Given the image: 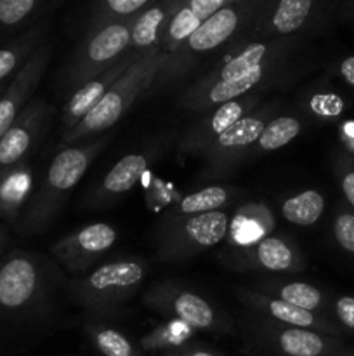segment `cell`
Returning <instances> with one entry per match:
<instances>
[{
	"instance_id": "6da1fadb",
	"label": "cell",
	"mask_w": 354,
	"mask_h": 356,
	"mask_svg": "<svg viewBox=\"0 0 354 356\" xmlns=\"http://www.w3.org/2000/svg\"><path fill=\"white\" fill-rule=\"evenodd\" d=\"M167 61L169 54H165L162 47L141 52L137 61L113 83L106 96L89 111V115L76 127L62 134L59 152L113 127L134 106L135 101L148 96Z\"/></svg>"
},
{
	"instance_id": "7a4b0ae2",
	"label": "cell",
	"mask_w": 354,
	"mask_h": 356,
	"mask_svg": "<svg viewBox=\"0 0 354 356\" xmlns=\"http://www.w3.org/2000/svg\"><path fill=\"white\" fill-rule=\"evenodd\" d=\"M108 143L110 138L101 136L80 146L61 149L54 156L44 177V183L26 205V211L23 212L21 232L26 235H37L52 225L68 195L80 183L90 163L103 152Z\"/></svg>"
},
{
	"instance_id": "3957f363",
	"label": "cell",
	"mask_w": 354,
	"mask_h": 356,
	"mask_svg": "<svg viewBox=\"0 0 354 356\" xmlns=\"http://www.w3.org/2000/svg\"><path fill=\"white\" fill-rule=\"evenodd\" d=\"M255 7L257 3L233 0L224 9L217 10L214 16L205 19L201 26L187 38L186 44L176 54L169 56V61L156 76L149 94L160 92L165 87L172 86L180 76L189 72L200 54H207L226 44L246 23Z\"/></svg>"
},
{
	"instance_id": "277c9868",
	"label": "cell",
	"mask_w": 354,
	"mask_h": 356,
	"mask_svg": "<svg viewBox=\"0 0 354 356\" xmlns=\"http://www.w3.org/2000/svg\"><path fill=\"white\" fill-rule=\"evenodd\" d=\"M146 275L148 266L142 261H113L73 280L69 292L80 306L97 315H108L139 291Z\"/></svg>"
},
{
	"instance_id": "5b68a950",
	"label": "cell",
	"mask_w": 354,
	"mask_h": 356,
	"mask_svg": "<svg viewBox=\"0 0 354 356\" xmlns=\"http://www.w3.org/2000/svg\"><path fill=\"white\" fill-rule=\"evenodd\" d=\"M135 17L89 31L87 40L80 44L61 72L59 87L62 92L73 94L124 58L130 49V31Z\"/></svg>"
},
{
	"instance_id": "8992f818",
	"label": "cell",
	"mask_w": 354,
	"mask_h": 356,
	"mask_svg": "<svg viewBox=\"0 0 354 356\" xmlns=\"http://www.w3.org/2000/svg\"><path fill=\"white\" fill-rule=\"evenodd\" d=\"M229 232V218L226 212L165 218L158 235L156 257L165 263H177L198 256L219 245Z\"/></svg>"
},
{
	"instance_id": "52a82bcc",
	"label": "cell",
	"mask_w": 354,
	"mask_h": 356,
	"mask_svg": "<svg viewBox=\"0 0 354 356\" xmlns=\"http://www.w3.org/2000/svg\"><path fill=\"white\" fill-rule=\"evenodd\" d=\"M144 302L153 309L167 313L180 325L191 330L226 332L231 329L229 320L214 308L207 299L172 282L158 284L144 294Z\"/></svg>"
},
{
	"instance_id": "ba28073f",
	"label": "cell",
	"mask_w": 354,
	"mask_h": 356,
	"mask_svg": "<svg viewBox=\"0 0 354 356\" xmlns=\"http://www.w3.org/2000/svg\"><path fill=\"white\" fill-rule=\"evenodd\" d=\"M271 118H274L271 106L253 110L215 138L201 153L207 165V176H217L245 159Z\"/></svg>"
},
{
	"instance_id": "9c48e42d",
	"label": "cell",
	"mask_w": 354,
	"mask_h": 356,
	"mask_svg": "<svg viewBox=\"0 0 354 356\" xmlns=\"http://www.w3.org/2000/svg\"><path fill=\"white\" fill-rule=\"evenodd\" d=\"M47 275L38 257L14 252L0 266V309L23 312L44 296Z\"/></svg>"
},
{
	"instance_id": "30bf717a",
	"label": "cell",
	"mask_w": 354,
	"mask_h": 356,
	"mask_svg": "<svg viewBox=\"0 0 354 356\" xmlns=\"http://www.w3.org/2000/svg\"><path fill=\"white\" fill-rule=\"evenodd\" d=\"M117 229L108 222H92L66 235L52 247V254L66 270L85 271L99 256L106 254L117 242Z\"/></svg>"
},
{
	"instance_id": "8fae6325",
	"label": "cell",
	"mask_w": 354,
	"mask_h": 356,
	"mask_svg": "<svg viewBox=\"0 0 354 356\" xmlns=\"http://www.w3.org/2000/svg\"><path fill=\"white\" fill-rule=\"evenodd\" d=\"M51 56L52 45L44 42L31 54V58L17 70L12 82L6 87L3 94L0 96V138L19 117L21 111L28 106V101L40 83Z\"/></svg>"
},
{
	"instance_id": "7c38bea8",
	"label": "cell",
	"mask_w": 354,
	"mask_h": 356,
	"mask_svg": "<svg viewBox=\"0 0 354 356\" xmlns=\"http://www.w3.org/2000/svg\"><path fill=\"white\" fill-rule=\"evenodd\" d=\"M259 103L257 94H248L239 99L229 101V103L215 106L210 113H205L201 120L191 125L183 136L179 143V149L184 155H201L210 146L215 138L222 134L226 129L253 111L255 104Z\"/></svg>"
},
{
	"instance_id": "4fadbf2b",
	"label": "cell",
	"mask_w": 354,
	"mask_h": 356,
	"mask_svg": "<svg viewBox=\"0 0 354 356\" xmlns=\"http://www.w3.org/2000/svg\"><path fill=\"white\" fill-rule=\"evenodd\" d=\"M51 111L54 110H51L47 101L42 97L28 103L14 124L0 138V170L17 165L23 160V156L40 138Z\"/></svg>"
},
{
	"instance_id": "5bb4252c",
	"label": "cell",
	"mask_w": 354,
	"mask_h": 356,
	"mask_svg": "<svg viewBox=\"0 0 354 356\" xmlns=\"http://www.w3.org/2000/svg\"><path fill=\"white\" fill-rule=\"evenodd\" d=\"M292 47H294L292 40H285V38H276L273 42H252L243 47L238 54L226 59L217 70L208 73L196 83L207 86V83L215 82H235L262 66L285 61Z\"/></svg>"
},
{
	"instance_id": "9a60e30c",
	"label": "cell",
	"mask_w": 354,
	"mask_h": 356,
	"mask_svg": "<svg viewBox=\"0 0 354 356\" xmlns=\"http://www.w3.org/2000/svg\"><path fill=\"white\" fill-rule=\"evenodd\" d=\"M235 250L238 252L233 256L231 266L236 268L287 273V271H301L305 266L302 254L292 243L278 236H264L257 242Z\"/></svg>"
},
{
	"instance_id": "2e32d148",
	"label": "cell",
	"mask_w": 354,
	"mask_h": 356,
	"mask_svg": "<svg viewBox=\"0 0 354 356\" xmlns=\"http://www.w3.org/2000/svg\"><path fill=\"white\" fill-rule=\"evenodd\" d=\"M139 56H141V52H125V56L117 65L111 66L110 70L101 73L99 76H96L90 82H87L85 86H82L69 96L65 108H62V134L76 127L89 115V111L106 96V92L113 87V83L137 61Z\"/></svg>"
},
{
	"instance_id": "e0dca14e",
	"label": "cell",
	"mask_w": 354,
	"mask_h": 356,
	"mask_svg": "<svg viewBox=\"0 0 354 356\" xmlns=\"http://www.w3.org/2000/svg\"><path fill=\"white\" fill-rule=\"evenodd\" d=\"M238 298L245 302L248 308L257 309L260 313H266L269 318L278 320V322L285 323L287 327H298V329L316 330V332L326 334V336L339 337L340 329L333 325L330 320L325 316L318 315V313L305 312V309L292 306L288 302L281 301L278 298H269L266 294H259L255 291H239Z\"/></svg>"
},
{
	"instance_id": "ac0fdd59",
	"label": "cell",
	"mask_w": 354,
	"mask_h": 356,
	"mask_svg": "<svg viewBox=\"0 0 354 356\" xmlns=\"http://www.w3.org/2000/svg\"><path fill=\"white\" fill-rule=\"evenodd\" d=\"M267 339L283 356H332L342 351L339 337L298 327H269Z\"/></svg>"
},
{
	"instance_id": "d6986e66",
	"label": "cell",
	"mask_w": 354,
	"mask_h": 356,
	"mask_svg": "<svg viewBox=\"0 0 354 356\" xmlns=\"http://www.w3.org/2000/svg\"><path fill=\"white\" fill-rule=\"evenodd\" d=\"M184 0H163L153 2L148 9L137 14L130 31V49L144 52L153 47H162L169 24Z\"/></svg>"
},
{
	"instance_id": "ffe728a7",
	"label": "cell",
	"mask_w": 354,
	"mask_h": 356,
	"mask_svg": "<svg viewBox=\"0 0 354 356\" xmlns=\"http://www.w3.org/2000/svg\"><path fill=\"white\" fill-rule=\"evenodd\" d=\"M151 152L149 153H128V155L121 156L113 169L104 176L103 183L99 184L96 191L90 193V204L99 207V205H106L113 198L121 197V195L128 193L142 174L148 169L149 162H151Z\"/></svg>"
},
{
	"instance_id": "44dd1931",
	"label": "cell",
	"mask_w": 354,
	"mask_h": 356,
	"mask_svg": "<svg viewBox=\"0 0 354 356\" xmlns=\"http://www.w3.org/2000/svg\"><path fill=\"white\" fill-rule=\"evenodd\" d=\"M49 24H51L49 21H40L35 26H31L26 33L21 35L17 40H14L12 44L0 49V83L10 73L19 70L31 58V54L44 44L49 33Z\"/></svg>"
},
{
	"instance_id": "7402d4cb",
	"label": "cell",
	"mask_w": 354,
	"mask_h": 356,
	"mask_svg": "<svg viewBox=\"0 0 354 356\" xmlns=\"http://www.w3.org/2000/svg\"><path fill=\"white\" fill-rule=\"evenodd\" d=\"M31 188V172L26 165L0 170V214L14 219Z\"/></svg>"
},
{
	"instance_id": "603a6c76",
	"label": "cell",
	"mask_w": 354,
	"mask_h": 356,
	"mask_svg": "<svg viewBox=\"0 0 354 356\" xmlns=\"http://www.w3.org/2000/svg\"><path fill=\"white\" fill-rule=\"evenodd\" d=\"M316 3L312 0H281L274 13L271 14L267 21L264 33L276 35H292L295 31L302 30L309 17L312 16V9Z\"/></svg>"
},
{
	"instance_id": "cb8c5ba5",
	"label": "cell",
	"mask_w": 354,
	"mask_h": 356,
	"mask_svg": "<svg viewBox=\"0 0 354 356\" xmlns=\"http://www.w3.org/2000/svg\"><path fill=\"white\" fill-rule=\"evenodd\" d=\"M233 197V191L224 186H207L200 191L186 195L179 204L169 212L167 218H184V216L207 214L224 207Z\"/></svg>"
},
{
	"instance_id": "d4e9b609",
	"label": "cell",
	"mask_w": 354,
	"mask_h": 356,
	"mask_svg": "<svg viewBox=\"0 0 354 356\" xmlns=\"http://www.w3.org/2000/svg\"><path fill=\"white\" fill-rule=\"evenodd\" d=\"M325 212V197L318 190H305L287 198L281 205V214L288 222L297 226H311L319 221Z\"/></svg>"
},
{
	"instance_id": "484cf974",
	"label": "cell",
	"mask_w": 354,
	"mask_h": 356,
	"mask_svg": "<svg viewBox=\"0 0 354 356\" xmlns=\"http://www.w3.org/2000/svg\"><path fill=\"white\" fill-rule=\"evenodd\" d=\"M201 23H203V19L191 9L189 0H184L180 9L170 21L169 30H167L165 38L162 42V51L169 56L176 54L186 44L187 38L201 26Z\"/></svg>"
},
{
	"instance_id": "4316f807",
	"label": "cell",
	"mask_w": 354,
	"mask_h": 356,
	"mask_svg": "<svg viewBox=\"0 0 354 356\" xmlns=\"http://www.w3.org/2000/svg\"><path fill=\"white\" fill-rule=\"evenodd\" d=\"M302 131V124L295 117H276L271 118L260 138L257 139L255 149L259 153H269L280 149L294 141Z\"/></svg>"
},
{
	"instance_id": "83f0119b",
	"label": "cell",
	"mask_w": 354,
	"mask_h": 356,
	"mask_svg": "<svg viewBox=\"0 0 354 356\" xmlns=\"http://www.w3.org/2000/svg\"><path fill=\"white\" fill-rule=\"evenodd\" d=\"M151 3V0H104L99 9H97V13L94 14L90 31L132 19L144 9H148Z\"/></svg>"
},
{
	"instance_id": "f1b7e54d",
	"label": "cell",
	"mask_w": 354,
	"mask_h": 356,
	"mask_svg": "<svg viewBox=\"0 0 354 356\" xmlns=\"http://www.w3.org/2000/svg\"><path fill=\"white\" fill-rule=\"evenodd\" d=\"M89 336L94 348L103 356H141L124 332L106 325H90Z\"/></svg>"
},
{
	"instance_id": "f546056e",
	"label": "cell",
	"mask_w": 354,
	"mask_h": 356,
	"mask_svg": "<svg viewBox=\"0 0 354 356\" xmlns=\"http://www.w3.org/2000/svg\"><path fill=\"white\" fill-rule=\"evenodd\" d=\"M278 299L288 302L292 306L305 309V312H318L325 305V296L314 285L304 284V282H290L283 284L276 291Z\"/></svg>"
},
{
	"instance_id": "4dcf8cb0",
	"label": "cell",
	"mask_w": 354,
	"mask_h": 356,
	"mask_svg": "<svg viewBox=\"0 0 354 356\" xmlns=\"http://www.w3.org/2000/svg\"><path fill=\"white\" fill-rule=\"evenodd\" d=\"M37 7V0H0V26H17L30 17Z\"/></svg>"
},
{
	"instance_id": "1f68e13d",
	"label": "cell",
	"mask_w": 354,
	"mask_h": 356,
	"mask_svg": "<svg viewBox=\"0 0 354 356\" xmlns=\"http://www.w3.org/2000/svg\"><path fill=\"white\" fill-rule=\"evenodd\" d=\"M333 236L344 252L354 256V212L340 211L333 219Z\"/></svg>"
},
{
	"instance_id": "d6a6232c",
	"label": "cell",
	"mask_w": 354,
	"mask_h": 356,
	"mask_svg": "<svg viewBox=\"0 0 354 356\" xmlns=\"http://www.w3.org/2000/svg\"><path fill=\"white\" fill-rule=\"evenodd\" d=\"M335 174L339 177L340 190H342L347 204L354 209V159L347 155L337 156Z\"/></svg>"
},
{
	"instance_id": "836d02e7",
	"label": "cell",
	"mask_w": 354,
	"mask_h": 356,
	"mask_svg": "<svg viewBox=\"0 0 354 356\" xmlns=\"http://www.w3.org/2000/svg\"><path fill=\"white\" fill-rule=\"evenodd\" d=\"M335 316L340 325L354 332V298L353 296H342L333 305Z\"/></svg>"
},
{
	"instance_id": "e575fe53",
	"label": "cell",
	"mask_w": 354,
	"mask_h": 356,
	"mask_svg": "<svg viewBox=\"0 0 354 356\" xmlns=\"http://www.w3.org/2000/svg\"><path fill=\"white\" fill-rule=\"evenodd\" d=\"M238 218L246 219V221L253 222V225H252L253 232L266 233V236H269V235H267V233H269L271 229H267L266 226H262V225H260V222H257V221H259V219L253 218V216H250V211H248V209H246V207H243V211L238 212ZM245 229H246V222H242V221H235V222H233V233H235L236 236L242 235V233L245 232Z\"/></svg>"
},
{
	"instance_id": "d590c367",
	"label": "cell",
	"mask_w": 354,
	"mask_h": 356,
	"mask_svg": "<svg viewBox=\"0 0 354 356\" xmlns=\"http://www.w3.org/2000/svg\"><path fill=\"white\" fill-rule=\"evenodd\" d=\"M339 75L342 76V80L347 86L354 87V56H349V58L340 61Z\"/></svg>"
},
{
	"instance_id": "8d00e7d4",
	"label": "cell",
	"mask_w": 354,
	"mask_h": 356,
	"mask_svg": "<svg viewBox=\"0 0 354 356\" xmlns=\"http://www.w3.org/2000/svg\"><path fill=\"white\" fill-rule=\"evenodd\" d=\"M176 356H217L214 353H210V351L207 350H198V348H184V350H179L176 353Z\"/></svg>"
},
{
	"instance_id": "74e56055",
	"label": "cell",
	"mask_w": 354,
	"mask_h": 356,
	"mask_svg": "<svg viewBox=\"0 0 354 356\" xmlns=\"http://www.w3.org/2000/svg\"><path fill=\"white\" fill-rule=\"evenodd\" d=\"M340 16L354 21V2H346L340 6Z\"/></svg>"
},
{
	"instance_id": "f35d334b",
	"label": "cell",
	"mask_w": 354,
	"mask_h": 356,
	"mask_svg": "<svg viewBox=\"0 0 354 356\" xmlns=\"http://www.w3.org/2000/svg\"><path fill=\"white\" fill-rule=\"evenodd\" d=\"M3 243H6V229H3L2 226H0V252H2Z\"/></svg>"
},
{
	"instance_id": "ab89813d",
	"label": "cell",
	"mask_w": 354,
	"mask_h": 356,
	"mask_svg": "<svg viewBox=\"0 0 354 356\" xmlns=\"http://www.w3.org/2000/svg\"><path fill=\"white\" fill-rule=\"evenodd\" d=\"M332 356H354V353H346V351H339V353L332 355Z\"/></svg>"
},
{
	"instance_id": "60d3db41",
	"label": "cell",
	"mask_w": 354,
	"mask_h": 356,
	"mask_svg": "<svg viewBox=\"0 0 354 356\" xmlns=\"http://www.w3.org/2000/svg\"><path fill=\"white\" fill-rule=\"evenodd\" d=\"M3 90H6V86H3V83H0V96L3 94Z\"/></svg>"
}]
</instances>
